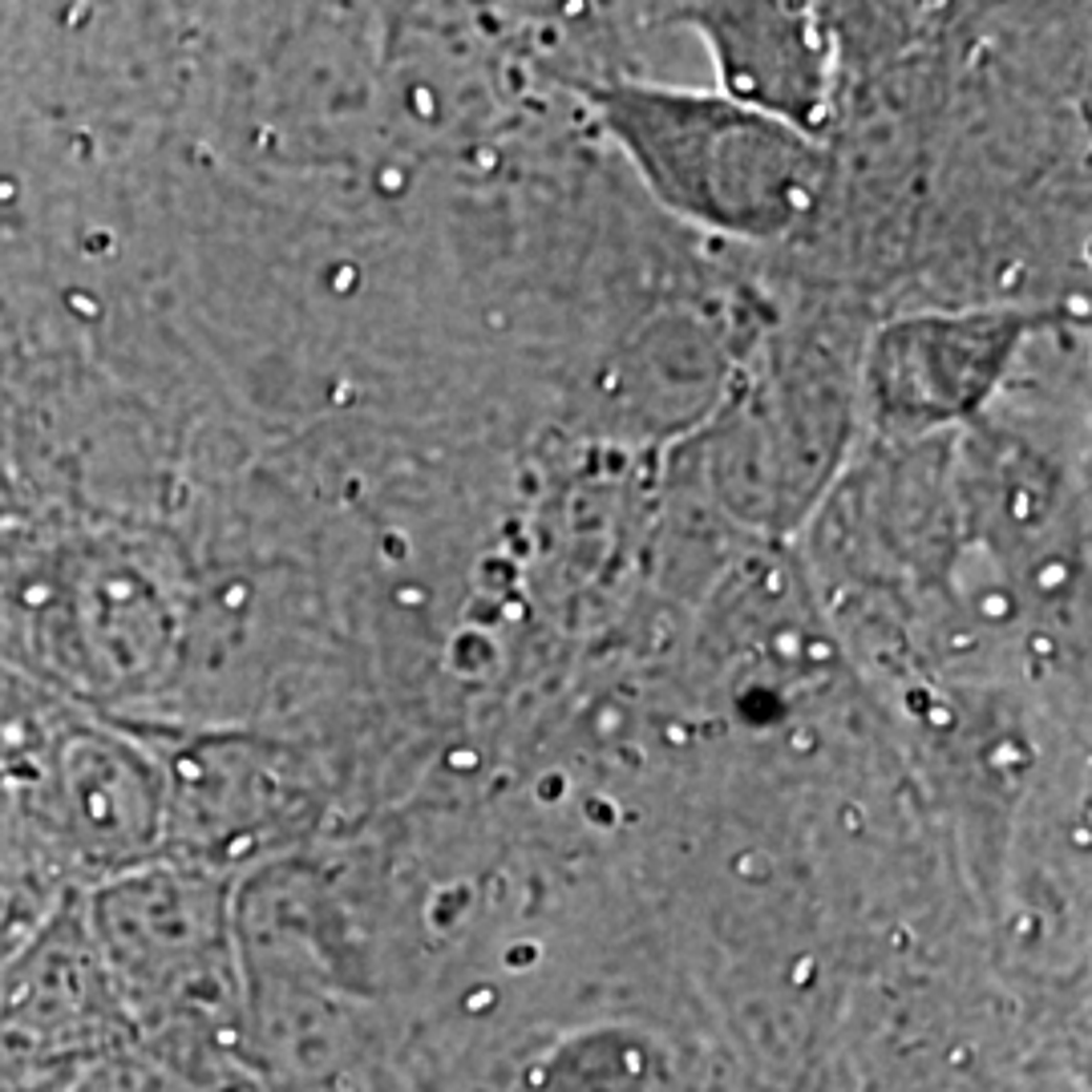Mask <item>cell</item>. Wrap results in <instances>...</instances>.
I'll list each match as a JSON object with an SVG mask.
<instances>
[{
	"label": "cell",
	"mask_w": 1092,
	"mask_h": 1092,
	"mask_svg": "<svg viewBox=\"0 0 1092 1092\" xmlns=\"http://www.w3.org/2000/svg\"><path fill=\"white\" fill-rule=\"evenodd\" d=\"M697 28L712 45L728 98L777 122H813L826 93V45L793 8H708Z\"/></svg>",
	"instance_id": "7a4b0ae2"
},
{
	"label": "cell",
	"mask_w": 1092,
	"mask_h": 1092,
	"mask_svg": "<svg viewBox=\"0 0 1092 1092\" xmlns=\"http://www.w3.org/2000/svg\"><path fill=\"white\" fill-rule=\"evenodd\" d=\"M656 195L736 235H777L817 187V154L797 126L732 98L616 85L591 93Z\"/></svg>",
	"instance_id": "6da1fadb"
}]
</instances>
